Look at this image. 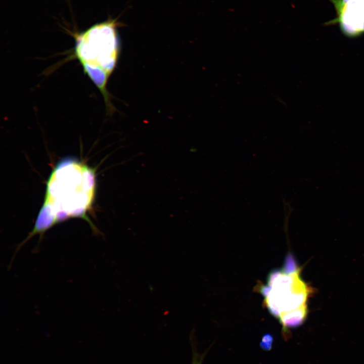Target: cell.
I'll return each instance as SVG.
<instances>
[{"instance_id":"6da1fadb","label":"cell","mask_w":364,"mask_h":364,"mask_svg":"<svg viewBox=\"0 0 364 364\" xmlns=\"http://www.w3.org/2000/svg\"><path fill=\"white\" fill-rule=\"evenodd\" d=\"M95 171L74 158L59 161L50 175L43 204L24 242L35 235L41 238L55 224L70 218H83L98 233L99 231L87 216L95 199Z\"/></svg>"},{"instance_id":"7a4b0ae2","label":"cell","mask_w":364,"mask_h":364,"mask_svg":"<svg viewBox=\"0 0 364 364\" xmlns=\"http://www.w3.org/2000/svg\"><path fill=\"white\" fill-rule=\"evenodd\" d=\"M117 23L109 20L75 36V54L84 72L100 90L107 110L113 111L106 85L117 63L120 43Z\"/></svg>"},{"instance_id":"3957f363","label":"cell","mask_w":364,"mask_h":364,"mask_svg":"<svg viewBox=\"0 0 364 364\" xmlns=\"http://www.w3.org/2000/svg\"><path fill=\"white\" fill-rule=\"evenodd\" d=\"M300 271L299 267L290 272L275 269L268 275L266 285L256 287L264 298V305L278 320L294 311H308L307 300L313 291L301 278Z\"/></svg>"},{"instance_id":"277c9868","label":"cell","mask_w":364,"mask_h":364,"mask_svg":"<svg viewBox=\"0 0 364 364\" xmlns=\"http://www.w3.org/2000/svg\"><path fill=\"white\" fill-rule=\"evenodd\" d=\"M334 6L336 17L325 25L338 24L342 33L350 38L364 34V0H329Z\"/></svg>"},{"instance_id":"5b68a950","label":"cell","mask_w":364,"mask_h":364,"mask_svg":"<svg viewBox=\"0 0 364 364\" xmlns=\"http://www.w3.org/2000/svg\"><path fill=\"white\" fill-rule=\"evenodd\" d=\"M190 343L192 351V357L191 364H202L204 359L207 354L210 347L203 353L199 352L197 344L194 335H191Z\"/></svg>"},{"instance_id":"8992f818","label":"cell","mask_w":364,"mask_h":364,"mask_svg":"<svg viewBox=\"0 0 364 364\" xmlns=\"http://www.w3.org/2000/svg\"><path fill=\"white\" fill-rule=\"evenodd\" d=\"M274 337L270 333H266L262 337L259 343L260 347L265 351H269L272 348Z\"/></svg>"}]
</instances>
